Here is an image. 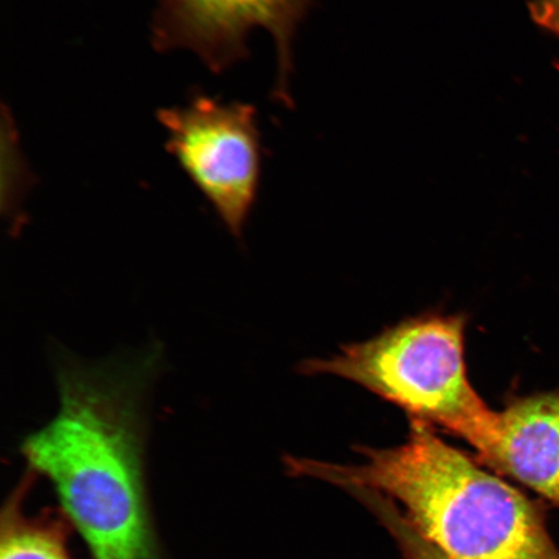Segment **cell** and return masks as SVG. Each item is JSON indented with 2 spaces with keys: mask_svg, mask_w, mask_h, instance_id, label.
Listing matches in <instances>:
<instances>
[{
  "mask_svg": "<svg viewBox=\"0 0 559 559\" xmlns=\"http://www.w3.org/2000/svg\"><path fill=\"white\" fill-rule=\"evenodd\" d=\"M38 474L27 469L5 499L0 514V559H73L69 539L74 530L61 509L31 514L26 501Z\"/></svg>",
  "mask_w": 559,
  "mask_h": 559,
  "instance_id": "7",
  "label": "cell"
},
{
  "mask_svg": "<svg viewBox=\"0 0 559 559\" xmlns=\"http://www.w3.org/2000/svg\"><path fill=\"white\" fill-rule=\"evenodd\" d=\"M254 107L194 94L163 108L166 151L205 195L230 235L241 237L261 179V134Z\"/></svg>",
  "mask_w": 559,
  "mask_h": 559,
  "instance_id": "4",
  "label": "cell"
},
{
  "mask_svg": "<svg viewBox=\"0 0 559 559\" xmlns=\"http://www.w3.org/2000/svg\"><path fill=\"white\" fill-rule=\"evenodd\" d=\"M3 158L9 160L4 163L9 166V174L3 177V209L9 210L12 215L17 212L20 192L23 190L24 167L21 165L20 152L16 143V132L13 123L3 126Z\"/></svg>",
  "mask_w": 559,
  "mask_h": 559,
  "instance_id": "9",
  "label": "cell"
},
{
  "mask_svg": "<svg viewBox=\"0 0 559 559\" xmlns=\"http://www.w3.org/2000/svg\"><path fill=\"white\" fill-rule=\"evenodd\" d=\"M358 451L360 464L288 456L285 467L292 477L383 495L451 559H559L542 502L444 442L429 425L411 419L403 444Z\"/></svg>",
  "mask_w": 559,
  "mask_h": 559,
  "instance_id": "2",
  "label": "cell"
},
{
  "mask_svg": "<svg viewBox=\"0 0 559 559\" xmlns=\"http://www.w3.org/2000/svg\"><path fill=\"white\" fill-rule=\"evenodd\" d=\"M531 13L537 24L559 37V0H534Z\"/></svg>",
  "mask_w": 559,
  "mask_h": 559,
  "instance_id": "10",
  "label": "cell"
},
{
  "mask_svg": "<svg viewBox=\"0 0 559 559\" xmlns=\"http://www.w3.org/2000/svg\"><path fill=\"white\" fill-rule=\"evenodd\" d=\"M346 492L360 501L388 531L402 559H451L417 533L394 501L367 488H352Z\"/></svg>",
  "mask_w": 559,
  "mask_h": 559,
  "instance_id": "8",
  "label": "cell"
},
{
  "mask_svg": "<svg viewBox=\"0 0 559 559\" xmlns=\"http://www.w3.org/2000/svg\"><path fill=\"white\" fill-rule=\"evenodd\" d=\"M311 0H158L152 45L158 52H193L215 74L248 58L249 34L262 27L277 50L276 95L289 103L292 45Z\"/></svg>",
  "mask_w": 559,
  "mask_h": 559,
  "instance_id": "5",
  "label": "cell"
},
{
  "mask_svg": "<svg viewBox=\"0 0 559 559\" xmlns=\"http://www.w3.org/2000/svg\"><path fill=\"white\" fill-rule=\"evenodd\" d=\"M158 366L156 349L96 365L61 359L59 411L21 443L27 469L50 481L94 559H164L145 463Z\"/></svg>",
  "mask_w": 559,
  "mask_h": 559,
  "instance_id": "1",
  "label": "cell"
},
{
  "mask_svg": "<svg viewBox=\"0 0 559 559\" xmlns=\"http://www.w3.org/2000/svg\"><path fill=\"white\" fill-rule=\"evenodd\" d=\"M475 456L559 508V390L510 402Z\"/></svg>",
  "mask_w": 559,
  "mask_h": 559,
  "instance_id": "6",
  "label": "cell"
},
{
  "mask_svg": "<svg viewBox=\"0 0 559 559\" xmlns=\"http://www.w3.org/2000/svg\"><path fill=\"white\" fill-rule=\"evenodd\" d=\"M465 332V314L424 313L344 346L331 359L307 361L302 372L358 383L414 421L465 440L477 453L492 436L498 412L469 380Z\"/></svg>",
  "mask_w": 559,
  "mask_h": 559,
  "instance_id": "3",
  "label": "cell"
}]
</instances>
